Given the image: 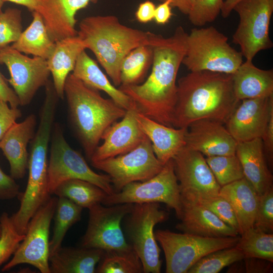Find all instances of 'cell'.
<instances>
[{"mask_svg": "<svg viewBox=\"0 0 273 273\" xmlns=\"http://www.w3.org/2000/svg\"><path fill=\"white\" fill-rule=\"evenodd\" d=\"M272 111L273 95L244 99L224 124L238 143L261 139Z\"/></svg>", "mask_w": 273, "mask_h": 273, "instance_id": "cell-16", "label": "cell"}, {"mask_svg": "<svg viewBox=\"0 0 273 273\" xmlns=\"http://www.w3.org/2000/svg\"><path fill=\"white\" fill-rule=\"evenodd\" d=\"M20 193L19 186L14 179L6 174L0 167V199H12Z\"/></svg>", "mask_w": 273, "mask_h": 273, "instance_id": "cell-43", "label": "cell"}, {"mask_svg": "<svg viewBox=\"0 0 273 273\" xmlns=\"http://www.w3.org/2000/svg\"><path fill=\"white\" fill-rule=\"evenodd\" d=\"M151 33L124 25L110 15L82 19L77 36L94 53L114 85L119 86L123 59L134 49L149 46Z\"/></svg>", "mask_w": 273, "mask_h": 273, "instance_id": "cell-3", "label": "cell"}, {"mask_svg": "<svg viewBox=\"0 0 273 273\" xmlns=\"http://www.w3.org/2000/svg\"><path fill=\"white\" fill-rule=\"evenodd\" d=\"M133 206L132 203L110 206L100 203L88 208V224L80 246L104 251L131 249L125 237L121 223Z\"/></svg>", "mask_w": 273, "mask_h": 273, "instance_id": "cell-11", "label": "cell"}, {"mask_svg": "<svg viewBox=\"0 0 273 273\" xmlns=\"http://www.w3.org/2000/svg\"><path fill=\"white\" fill-rule=\"evenodd\" d=\"M240 102L234 93L232 74L190 72L177 82L172 126L187 128L203 119L225 124Z\"/></svg>", "mask_w": 273, "mask_h": 273, "instance_id": "cell-2", "label": "cell"}, {"mask_svg": "<svg viewBox=\"0 0 273 273\" xmlns=\"http://www.w3.org/2000/svg\"><path fill=\"white\" fill-rule=\"evenodd\" d=\"M21 115V111L18 108L9 107L8 103L0 100V141Z\"/></svg>", "mask_w": 273, "mask_h": 273, "instance_id": "cell-42", "label": "cell"}, {"mask_svg": "<svg viewBox=\"0 0 273 273\" xmlns=\"http://www.w3.org/2000/svg\"><path fill=\"white\" fill-rule=\"evenodd\" d=\"M145 203H163L174 209L176 216L180 218L182 212L181 195L172 159L151 178L129 183L119 192L107 195L102 204L110 206Z\"/></svg>", "mask_w": 273, "mask_h": 273, "instance_id": "cell-9", "label": "cell"}, {"mask_svg": "<svg viewBox=\"0 0 273 273\" xmlns=\"http://www.w3.org/2000/svg\"><path fill=\"white\" fill-rule=\"evenodd\" d=\"M168 217V213L160 207L159 203H145L133 204L130 212L123 219L125 237L139 256L143 272L161 271L160 249L154 228Z\"/></svg>", "mask_w": 273, "mask_h": 273, "instance_id": "cell-6", "label": "cell"}, {"mask_svg": "<svg viewBox=\"0 0 273 273\" xmlns=\"http://www.w3.org/2000/svg\"><path fill=\"white\" fill-rule=\"evenodd\" d=\"M171 0H166L156 7L154 18L158 24H165L170 19L172 13L171 12Z\"/></svg>", "mask_w": 273, "mask_h": 273, "instance_id": "cell-48", "label": "cell"}, {"mask_svg": "<svg viewBox=\"0 0 273 273\" xmlns=\"http://www.w3.org/2000/svg\"><path fill=\"white\" fill-rule=\"evenodd\" d=\"M172 160L181 199L194 201L219 194L221 187L202 154L184 146Z\"/></svg>", "mask_w": 273, "mask_h": 273, "instance_id": "cell-15", "label": "cell"}, {"mask_svg": "<svg viewBox=\"0 0 273 273\" xmlns=\"http://www.w3.org/2000/svg\"><path fill=\"white\" fill-rule=\"evenodd\" d=\"M236 246L243 253L244 258H257L273 262V234L254 228L240 235Z\"/></svg>", "mask_w": 273, "mask_h": 273, "instance_id": "cell-33", "label": "cell"}, {"mask_svg": "<svg viewBox=\"0 0 273 273\" xmlns=\"http://www.w3.org/2000/svg\"><path fill=\"white\" fill-rule=\"evenodd\" d=\"M36 116L28 115L23 121L15 122L0 141V148L7 159L11 176L24 177L28 169L29 156L27 146L35 133Z\"/></svg>", "mask_w": 273, "mask_h": 273, "instance_id": "cell-20", "label": "cell"}, {"mask_svg": "<svg viewBox=\"0 0 273 273\" xmlns=\"http://www.w3.org/2000/svg\"><path fill=\"white\" fill-rule=\"evenodd\" d=\"M97 273H141L142 262L132 249L104 251L96 268Z\"/></svg>", "mask_w": 273, "mask_h": 273, "instance_id": "cell-34", "label": "cell"}, {"mask_svg": "<svg viewBox=\"0 0 273 273\" xmlns=\"http://www.w3.org/2000/svg\"><path fill=\"white\" fill-rule=\"evenodd\" d=\"M64 96L72 125L90 159L106 129L121 119L127 110L111 98L103 97L98 90L85 84L72 73L66 78Z\"/></svg>", "mask_w": 273, "mask_h": 273, "instance_id": "cell-4", "label": "cell"}, {"mask_svg": "<svg viewBox=\"0 0 273 273\" xmlns=\"http://www.w3.org/2000/svg\"><path fill=\"white\" fill-rule=\"evenodd\" d=\"M206 161L220 187L244 177L236 154L208 156Z\"/></svg>", "mask_w": 273, "mask_h": 273, "instance_id": "cell-36", "label": "cell"}, {"mask_svg": "<svg viewBox=\"0 0 273 273\" xmlns=\"http://www.w3.org/2000/svg\"><path fill=\"white\" fill-rule=\"evenodd\" d=\"M162 3L166 0H157ZM194 0H171V6L177 8L183 14L188 15L190 12Z\"/></svg>", "mask_w": 273, "mask_h": 273, "instance_id": "cell-49", "label": "cell"}, {"mask_svg": "<svg viewBox=\"0 0 273 273\" xmlns=\"http://www.w3.org/2000/svg\"><path fill=\"white\" fill-rule=\"evenodd\" d=\"M135 117L140 128L150 141L155 156L163 165L185 146L187 128H174L161 124L138 110Z\"/></svg>", "mask_w": 273, "mask_h": 273, "instance_id": "cell-22", "label": "cell"}, {"mask_svg": "<svg viewBox=\"0 0 273 273\" xmlns=\"http://www.w3.org/2000/svg\"><path fill=\"white\" fill-rule=\"evenodd\" d=\"M264 152L270 165H272L273 162V111H271L269 118L261 138Z\"/></svg>", "mask_w": 273, "mask_h": 273, "instance_id": "cell-44", "label": "cell"}, {"mask_svg": "<svg viewBox=\"0 0 273 273\" xmlns=\"http://www.w3.org/2000/svg\"><path fill=\"white\" fill-rule=\"evenodd\" d=\"M156 6L151 1L141 3L135 13L136 19L140 23H146L154 18Z\"/></svg>", "mask_w": 273, "mask_h": 273, "instance_id": "cell-47", "label": "cell"}, {"mask_svg": "<svg viewBox=\"0 0 273 273\" xmlns=\"http://www.w3.org/2000/svg\"><path fill=\"white\" fill-rule=\"evenodd\" d=\"M0 100L6 102L12 108H18L19 99L14 90L8 84L6 79L0 71Z\"/></svg>", "mask_w": 273, "mask_h": 273, "instance_id": "cell-45", "label": "cell"}, {"mask_svg": "<svg viewBox=\"0 0 273 273\" xmlns=\"http://www.w3.org/2000/svg\"><path fill=\"white\" fill-rule=\"evenodd\" d=\"M1 226L0 224V237H1Z\"/></svg>", "mask_w": 273, "mask_h": 273, "instance_id": "cell-53", "label": "cell"}, {"mask_svg": "<svg viewBox=\"0 0 273 273\" xmlns=\"http://www.w3.org/2000/svg\"><path fill=\"white\" fill-rule=\"evenodd\" d=\"M4 2H5L4 1V0H0V13L2 12V9L3 7Z\"/></svg>", "mask_w": 273, "mask_h": 273, "instance_id": "cell-52", "label": "cell"}, {"mask_svg": "<svg viewBox=\"0 0 273 273\" xmlns=\"http://www.w3.org/2000/svg\"><path fill=\"white\" fill-rule=\"evenodd\" d=\"M244 256L236 245L208 253L199 259L188 273H217L223 268L240 261Z\"/></svg>", "mask_w": 273, "mask_h": 273, "instance_id": "cell-35", "label": "cell"}, {"mask_svg": "<svg viewBox=\"0 0 273 273\" xmlns=\"http://www.w3.org/2000/svg\"><path fill=\"white\" fill-rule=\"evenodd\" d=\"M21 11L8 8L0 13V51L17 40L22 32Z\"/></svg>", "mask_w": 273, "mask_h": 273, "instance_id": "cell-38", "label": "cell"}, {"mask_svg": "<svg viewBox=\"0 0 273 273\" xmlns=\"http://www.w3.org/2000/svg\"><path fill=\"white\" fill-rule=\"evenodd\" d=\"M258 202L253 228L263 232H273V187L258 195Z\"/></svg>", "mask_w": 273, "mask_h": 273, "instance_id": "cell-41", "label": "cell"}, {"mask_svg": "<svg viewBox=\"0 0 273 273\" xmlns=\"http://www.w3.org/2000/svg\"><path fill=\"white\" fill-rule=\"evenodd\" d=\"M233 10L240 18L233 42L239 45L246 61H252L258 52L272 48L269 27L273 0H240Z\"/></svg>", "mask_w": 273, "mask_h": 273, "instance_id": "cell-10", "label": "cell"}, {"mask_svg": "<svg viewBox=\"0 0 273 273\" xmlns=\"http://www.w3.org/2000/svg\"><path fill=\"white\" fill-rule=\"evenodd\" d=\"M48 187L51 195L62 183L71 179L91 183L108 195L114 193L110 177L95 172L83 157L67 142L58 124L53 131L48 166Z\"/></svg>", "mask_w": 273, "mask_h": 273, "instance_id": "cell-8", "label": "cell"}, {"mask_svg": "<svg viewBox=\"0 0 273 273\" xmlns=\"http://www.w3.org/2000/svg\"><path fill=\"white\" fill-rule=\"evenodd\" d=\"M94 0H37L35 11L41 15L51 39L54 42L77 35V12Z\"/></svg>", "mask_w": 273, "mask_h": 273, "instance_id": "cell-19", "label": "cell"}, {"mask_svg": "<svg viewBox=\"0 0 273 273\" xmlns=\"http://www.w3.org/2000/svg\"><path fill=\"white\" fill-rule=\"evenodd\" d=\"M188 34L181 26L168 37L151 32L149 46L153 60L149 76L143 83L118 86L139 112L170 127L177 99L176 77L186 55Z\"/></svg>", "mask_w": 273, "mask_h": 273, "instance_id": "cell-1", "label": "cell"}, {"mask_svg": "<svg viewBox=\"0 0 273 273\" xmlns=\"http://www.w3.org/2000/svg\"><path fill=\"white\" fill-rule=\"evenodd\" d=\"M245 268L247 272H270L272 262L257 258H246Z\"/></svg>", "mask_w": 273, "mask_h": 273, "instance_id": "cell-46", "label": "cell"}, {"mask_svg": "<svg viewBox=\"0 0 273 273\" xmlns=\"http://www.w3.org/2000/svg\"><path fill=\"white\" fill-rule=\"evenodd\" d=\"M166 260V273H188L202 257L212 252L235 246L240 237H206L167 230L154 231Z\"/></svg>", "mask_w": 273, "mask_h": 273, "instance_id": "cell-7", "label": "cell"}, {"mask_svg": "<svg viewBox=\"0 0 273 273\" xmlns=\"http://www.w3.org/2000/svg\"><path fill=\"white\" fill-rule=\"evenodd\" d=\"M136 107L127 110L120 121L106 129L101 138L103 143L96 149L89 159L91 162L125 154L146 138L136 120Z\"/></svg>", "mask_w": 273, "mask_h": 273, "instance_id": "cell-18", "label": "cell"}, {"mask_svg": "<svg viewBox=\"0 0 273 273\" xmlns=\"http://www.w3.org/2000/svg\"><path fill=\"white\" fill-rule=\"evenodd\" d=\"M4 2H10L26 7L30 11L34 12L38 6L37 0H4Z\"/></svg>", "mask_w": 273, "mask_h": 273, "instance_id": "cell-50", "label": "cell"}, {"mask_svg": "<svg viewBox=\"0 0 273 273\" xmlns=\"http://www.w3.org/2000/svg\"><path fill=\"white\" fill-rule=\"evenodd\" d=\"M191 202L208 209L239 233V226L233 209L227 200L220 195L200 198Z\"/></svg>", "mask_w": 273, "mask_h": 273, "instance_id": "cell-39", "label": "cell"}, {"mask_svg": "<svg viewBox=\"0 0 273 273\" xmlns=\"http://www.w3.org/2000/svg\"><path fill=\"white\" fill-rule=\"evenodd\" d=\"M150 46L138 47L130 52L121 66V84H137L142 81L152 63Z\"/></svg>", "mask_w": 273, "mask_h": 273, "instance_id": "cell-32", "label": "cell"}, {"mask_svg": "<svg viewBox=\"0 0 273 273\" xmlns=\"http://www.w3.org/2000/svg\"><path fill=\"white\" fill-rule=\"evenodd\" d=\"M82 208L70 200L58 197L54 215V225L50 241V256L62 247L68 230L81 218Z\"/></svg>", "mask_w": 273, "mask_h": 273, "instance_id": "cell-31", "label": "cell"}, {"mask_svg": "<svg viewBox=\"0 0 273 273\" xmlns=\"http://www.w3.org/2000/svg\"><path fill=\"white\" fill-rule=\"evenodd\" d=\"M1 235L0 237V266L7 261L18 249L25 237L14 227L10 216L3 212L0 216Z\"/></svg>", "mask_w": 273, "mask_h": 273, "instance_id": "cell-37", "label": "cell"}, {"mask_svg": "<svg viewBox=\"0 0 273 273\" xmlns=\"http://www.w3.org/2000/svg\"><path fill=\"white\" fill-rule=\"evenodd\" d=\"M85 49L84 42L77 35L55 42V48L47 62L58 98L64 99L66 78L73 71L78 56Z\"/></svg>", "mask_w": 273, "mask_h": 273, "instance_id": "cell-25", "label": "cell"}, {"mask_svg": "<svg viewBox=\"0 0 273 273\" xmlns=\"http://www.w3.org/2000/svg\"><path fill=\"white\" fill-rule=\"evenodd\" d=\"M0 64H5L10 72L7 81L21 106L28 105L37 91L48 83L51 73L45 59L29 57L8 46L0 51Z\"/></svg>", "mask_w": 273, "mask_h": 273, "instance_id": "cell-14", "label": "cell"}, {"mask_svg": "<svg viewBox=\"0 0 273 273\" xmlns=\"http://www.w3.org/2000/svg\"><path fill=\"white\" fill-rule=\"evenodd\" d=\"M219 195L227 200L232 207L239 235L253 228L259 195L245 177L221 187Z\"/></svg>", "mask_w": 273, "mask_h": 273, "instance_id": "cell-24", "label": "cell"}, {"mask_svg": "<svg viewBox=\"0 0 273 273\" xmlns=\"http://www.w3.org/2000/svg\"><path fill=\"white\" fill-rule=\"evenodd\" d=\"M182 212L176 226L183 233L206 237H237V231L225 223L208 209L181 199Z\"/></svg>", "mask_w": 273, "mask_h": 273, "instance_id": "cell-21", "label": "cell"}, {"mask_svg": "<svg viewBox=\"0 0 273 273\" xmlns=\"http://www.w3.org/2000/svg\"><path fill=\"white\" fill-rule=\"evenodd\" d=\"M58 198L51 197L29 220L25 237L11 260L2 268L8 271L23 263L34 266L41 273H51L49 234Z\"/></svg>", "mask_w": 273, "mask_h": 273, "instance_id": "cell-12", "label": "cell"}, {"mask_svg": "<svg viewBox=\"0 0 273 273\" xmlns=\"http://www.w3.org/2000/svg\"><path fill=\"white\" fill-rule=\"evenodd\" d=\"M236 154L241 164L244 177L258 195L273 187V177L266 165L261 138L238 142Z\"/></svg>", "mask_w": 273, "mask_h": 273, "instance_id": "cell-23", "label": "cell"}, {"mask_svg": "<svg viewBox=\"0 0 273 273\" xmlns=\"http://www.w3.org/2000/svg\"><path fill=\"white\" fill-rule=\"evenodd\" d=\"M240 0H225L223 2L221 10V15L223 18L228 17L233 11L235 5Z\"/></svg>", "mask_w": 273, "mask_h": 273, "instance_id": "cell-51", "label": "cell"}, {"mask_svg": "<svg viewBox=\"0 0 273 273\" xmlns=\"http://www.w3.org/2000/svg\"><path fill=\"white\" fill-rule=\"evenodd\" d=\"M91 164L110 177L114 193L119 192L129 183L151 178L164 166L155 156L147 137L135 148L125 154L92 162Z\"/></svg>", "mask_w": 273, "mask_h": 273, "instance_id": "cell-13", "label": "cell"}, {"mask_svg": "<svg viewBox=\"0 0 273 273\" xmlns=\"http://www.w3.org/2000/svg\"><path fill=\"white\" fill-rule=\"evenodd\" d=\"M223 3V0H194L189 19L196 26L212 22L221 12Z\"/></svg>", "mask_w": 273, "mask_h": 273, "instance_id": "cell-40", "label": "cell"}, {"mask_svg": "<svg viewBox=\"0 0 273 273\" xmlns=\"http://www.w3.org/2000/svg\"><path fill=\"white\" fill-rule=\"evenodd\" d=\"M224 124L210 119L193 122L187 127L185 146L206 157L236 154L238 142Z\"/></svg>", "mask_w": 273, "mask_h": 273, "instance_id": "cell-17", "label": "cell"}, {"mask_svg": "<svg viewBox=\"0 0 273 273\" xmlns=\"http://www.w3.org/2000/svg\"><path fill=\"white\" fill-rule=\"evenodd\" d=\"M72 74L88 86L105 92L125 110L135 107L130 98L111 83L97 63L85 50L78 56Z\"/></svg>", "mask_w": 273, "mask_h": 273, "instance_id": "cell-27", "label": "cell"}, {"mask_svg": "<svg viewBox=\"0 0 273 273\" xmlns=\"http://www.w3.org/2000/svg\"><path fill=\"white\" fill-rule=\"evenodd\" d=\"M243 56L228 43V38L211 26L194 28L188 34L183 60L191 72L208 71L234 73L242 64Z\"/></svg>", "mask_w": 273, "mask_h": 273, "instance_id": "cell-5", "label": "cell"}, {"mask_svg": "<svg viewBox=\"0 0 273 273\" xmlns=\"http://www.w3.org/2000/svg\"><path fill=\"white\" fill-rule=\"evenodd\" d=\"M104 251L83 247H60L49 257L51 273H94Z\"/></svg>", "mask_w": 273, "mask_h": 273, "instance_id": "cell-28", "label": "cell"}, {"mask_svg": "<svg viewBox=\"0 0 273 273\" xmlns=\"http://www.w3.org/2000/svg\"><path fill=\"white\" fill-rule=\"evenodd\" d=\"M58 197L66 198L82 208L103 203L108 195L97 186L87 181L71 179L60 184L54 192Z\"/></svg>", "mask_w": 273, "mask_h": 273, "instance_id": "cell-30", "label": "cell"}, {"mask_svg": "<svg viewBox=\"0 0 273 273\" xmlns=\"http://www.w3.org/2000/svg\"><path fill=\"white\" fill-rule=\"evenodd\" d=\"M233 85L236 98H257L273 95V71L257 68L252 61L243 62L232 74Z\"/></svg>", "mask_w": 273, "mask_h": 273, "instance_id": "cell-26", "label": "cell"}, {"mask_svg": "<svg viewBox=\"0 0 273 273\" xmlns=\"http://www.w3.org/2000/svg\"><path fill=\"white\" fill-rule=\"evenodd\" d=\"M32 13L31 24L10 47L22 53L47 60L54 51L55 42L51 39L39 13Z\"/></svg>", "mask_w": 273, "mask_h": 273, "instance_id": "cell-29", "label": "cell"}]
</instances>
